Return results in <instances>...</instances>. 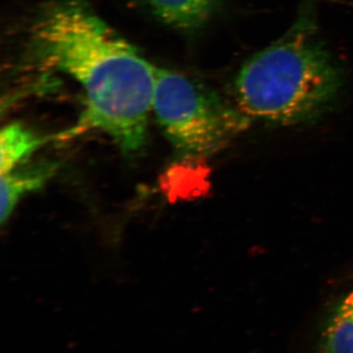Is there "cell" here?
Listing matches in <instances>:
<instances>
[{"label":"cell","instance_id":"obj_1","mask_svg":"<svg viewBox=\"0 0 353 353\" xmlns=\"http://www.w3.org/2000/svg\"><path fill=\"white\" fill-rule=\"evenodd\" d=\"M31 39L41 63L82 90L85 108L66 138L97 130L126 157L141 154L148 143L157 68L81 0L46 7Z\"/></svg>","mask_w":353,"mask_h":353},{"label":"cell","instance_id":"obj_2","mask_svg":"<svg viewBox=\"0 0 353 353\" xmlns=\"http://www.w3.org/2000/svg\"><path fill=\"white\" fill-rule=\"evenodd\" d=\"M341 85L340 71L313 25L301 19L243 64L234 83L236 106L250 119L296 124L324 110Z\"/></svg>","mask_w":353,"mask_h":353},{"label":"cell","instance_id":"obj_3","mask_svg":"<svg viewBox=\"0 0 353 353\" xmlns=\"http://www.w3.org/2000/svg\"><path fill=\"white\" fill-rule=\"evenodd\" d=\"M152 112L178 157L197 161L226 148L250 119L188 77L157 70Z\"/></svg>","mask_w":353,"mask_h":353},{"label":"cell","instance_id":"obj_4","mask_svg":"<svg viewBox=\"0 0 353 353\" xmlns=\"http://www.w3.org/2000/svg\"><path fill=\"white\" fill-rule=\"evenodd\" d=\"M61 167L55 158L28 161L1 175V224L10 219L23 197L43 189Z\"/></svg>","mask_w":353,"mask_h":353},{"label":"cell","instance_id":"obj_5","mask_svg":"<svg viewBox=\"0 0 353 353\" xmlns=\"http://www.w3.org/2000/svg\"><path fill=\"white\" fill-rule=\"evenodd\" d=\"M50 139L41 136L29 127L14 122L6 125L0 134V173L13 170L19 165L30 161V158Z\"/></svg>","mask_w":353,"mask_h":353},{"label":"cell","instance_id":"obj_6","mask_svg":"<svg viewBox=\"0 0 353 353\" xmlns=\"http://www.w3.org/2000/svg\"><path fill=\"white\" fill-rule=\"evenodd\" d=\"M158 19L175 29H196L210 17L218 0H145Z\"/></svg>","mask_w":353,"mask_h":353},{"label":"cell","instance_id":"obj_7","mask_svg":"<svg viewBox=\"0 0 353 353\" xmlns=\"http://www.w3.org/2000/svg\"><path fill=\"white\" fill-rule=\"evenodd\" d=\"M320 353H353V290L341 299L325 325Z\"/></svg>","mask_w":353,"mask_h":353}]
</instances>
